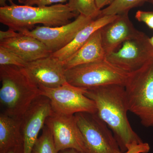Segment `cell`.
Segmentation results:
<instances>
[{
  "label": "cell",
  "instance_id": "obj_1",
  "mask_svg": "<svg viewBox=\"0 0 153 153\" xmlns=\"http://www.w3.org/2000/svg\"><path fill=\"white\" fill-rule=\"evenodd\" d=\"M85 94L95 102L96 113L111 130L123 153L129 145L143 142L128 118L129 111L124 86L103 85L85 89Z\"/></svg>",
  "mask_w": 153,
  "mask_h": 153
},
{
  "label": "cell",
  "instance_id": "obj_2",
  "mask_svg": "<svg viewBox=\"0 0 153 153\" xmlns=\"http://www.w3.org/2000/svg\"><path fill=\"white\" fill-rule=\"evenodd\" d=\"M79 15L67 3L44 7L14 4L0 7L1 23L19 33L32 30L38 24L49 27L63 26Z\"/></svg>",
  "mask_w": 153,
  "mask_h": 153
},
{
  "label": "cell",
  "instance_id": "obj_3",
  "mask_svg": "<svg viewBox=\"0 0 153 153\" xmlns=\"http://www.w3.org/2000/svg\"><path fill=\"white\" fill-rule=\"evenodd\" d=\"M1 113L22 119L33 102L40 95L39 87L23 68L0 66Z\"/></svg>",
  "mask_w": 153,
  "mask_h": 153
},
{
  "label": "cell",
  "instance_id": "obj_4",
  "mask_svg": "<svg viewBox=\"0 0 153 153\" xmlns=\"http://www.w3.org/2000/svg\"><path fill=\"white\" fill-rule=\"evenodd\" d=\"M124 88L129 111L144 126H153V57L129 73Z\"/></svg>",
  "mask_w": 153,
  "mask_h": 153
},
{
  "label": "cell",
  "instance_id": "obj_5",
  "mask_svg": "<svg viewBox=\"0 0 153 153\" xmlns=\"http://www.w3.org/2000/svg\"><path fill=\"white\" fill-rule=\"evenodd\" d=\"M129 73L114 66L106 60H100L66 69L67 82L83 89L108 85L125 86Z\"/></svg>",
  "mask_w": 153,
  "mask_h": 153
},
{
  "label": "cell",
  "instance_id": "obj_6",
  "mask_svg": "<svg viewBox=\"0 0 153 153\" xmlns=\"http://www.w3.org/2000/svg\"><path fill=\"white\" fill-rule=\"evenodd\" d=\"M74 115L88 153H123L111 130L96 113Z\"/></svg>",
  "mask_w": 153,
  "mask_h": 153
},
{
  "label": "cell",
  "instance_id": "obj_7",
  "mask_svg": "<svg viewBox=\"0 0 153 153\" xmlns=\"http://www.w3.org/2000/svg\"><path fill=\"white\" fill-rule=\"evenodd\" d=\"M39 88L40 95L46 97L50 100L54 112L67 115L97 112L95 102L85 95V89L74 86L68 82L54 88Z\"/></svg>",
  "mask_w": 153,
  "mask_h": 153
},
{
  "label": "cell",
  "instance_id": "obj_8",
  "mask_svg": "<svg viewBox=\"0 0 153 153\" xmlns=\"http://www.w3.org/2000/svg\"><path fill=\"white\" fill-rule=\"evenodd\" d=\"M153 57V48L150 38L140 32L107 55L106 59L117 68L131 73L141 68Z\"/></svg>",
  "mask_w": 153,
  "mask_h": 153
},
{
  "label": "cell",
  "instance_id": "obj_9",
  "mask_svg": "<svg viewBox=\"0 0 153 153\" xmlns=\"http://www.w3.org/2000/svg\"><path fill=\"white\" fill-rule=\"evenodd\" d=\"M94 19L79 14L74 21L63 26L37 27L20 33L41 41L52 54L71 43L78 32Z\"/></svg>",
  "mask_w": 153,
  "mask_h": 153
},
{
  "label": "cell",
  "instance_id": "obj_10",
  "mask_svg": "<svg viewBox=\"0 0 153 153\" xmlns=\"http://www.w3.org/2000/svg\"><path fill=\"white\" fill-rule=\"evenodd\" d=\"M45 125L51 130L58 152L71 149L88 153L74 115L53 111L47 118Z\"/></svg>",
  "mask_w": 153,
  "mask_h": 153
},
{
  "label": "cell",
  "instance_id": "obj_11",
  "mask_svg": "<svg viewBox=\"0 0 153 153\" xmlns=\"http://www.w3.org/2000/svg\"><path fill=\"white\" fill-rule=\"evenodd\" d=\"M53 110L48 98L40 95L33 102L23 115L22 128L24 138V153H31L38 139V134L45 125Z\"/></svg>",
  "mask_w": 153,
  "mask_h": 153
},
{
  "label": "cell",
  "instance_id": "obj_12",
  "mask_svg": "<svg viewBox=\"0 0 153 153\" xmlns=\"http://www.w3.org/2000/svg\"><path fill=\"white\" fill-rule=\"evenodd\" d=\"M23 68L38 87L54 88L67 82L63 63L51 55L29 62Z\"/></svg>",
  "mask_w": 153,
  "mask_h": 153
},
{
  "label": "cell",
  "instance_id": "obj_13",
  "mask_svg": "<svg viewBox=\"0 0 153 153\" xmlns=\"http://www.w3.org/2000/svg\"><path fill=\"white\" fill-rule=\"evenodd\" d=\"M140 32L130 20L128 12L118 14L114 20L100 29L102 42L106 56Z\"/></svg>",
  "mask_w": 153,
  "mask_h": 153
},
{
  "label": "cell",
  "instance_id": "obj_14",
  "mask_svg": "<svg viewBox=\"0 0 153 153\" xmlns=\"http://www.w3.org/2000/svg\"><path fill=\"white\" fill-rule=\"evenodd\" d=\"M0 46L13 52L27 63L49 57L52 54L41 41L21 33L16 37L0 41Z\"/></svg>",
  "mask_w": 153,
  "mask_h": 153
},
{
  "label": "cell",
  "instance_id": "obj_15",
  "mask_svg": "<svg viewBox=\"0 0 153 153\" xmlns=\"http://www.w3.org/2000/svg\"><path fill=\"white\" fill-rule=\"evenodd\" d=\"M106 58L100 29L93 33L87 42L67 60L62 62L65 69L97 62Z\"/></svg>",
  "mask_w": 153,
  "mask_h": 153
},
{
  "label": "cell",
  "instance_id": "obj_16",
  "mask_svg": "<svg viewBox=\"0 0 153 153\" xmlns=\"http://www.w3.org/2000/svg\"><path fill=\"white\" fill-rule=\"evenodd\" d=\"M117 15L103 16L94 19L78 32L71 43L51 55L64 62L82 47L94 33L114 20Z\"/></svg>",
  "mask_w": 153,
  "mask_h": 153
},
{
  "label": "cell",
  "instance_id": "obj_17",
  "mask_svg": "<svg viewBox=\"0 0 153 153\" xmlns=\"http://www.w3.org/2000/svg\"><path fill=\"white\" fill-rule=\"evenodd\" d=\"M22 119L0 113V153H6L12 148L23 145Z\"/></svg>",
  "mask_w": 153,
  "mask_h": 153
},
{
  "label": "cell",
  "instance_id": "obj_18",
  "mask_svg": "<svg viewBox=\"0 0 153 153\" xmlns=\"http://www.w3.org/2000/svg\"><path fill=\"white\" fill-rule=\"evenodd\" d=\"M149 0H114L109 6L100 11L99 16H113L123 13L142 4Z\"/></svg>",
  "mask_w": 153,
  "mask_h": 153
},
{
  "label": "cell",
  "instance_id": "obj_19",
  "mask_svg": "<svg viewBox=\"0 0 153 153\" xmlns=\"http://www.w3.org/2000/svg\"><path fill=\"white\" fill-rule=\"evenodd\" d=\"M72 10L85 17L93 19L98 18L100 11L96 4V0H68L67 3Z\"/></svg>",
  "mask_w": 153,
  "mask_h": 153
},
{
  "label": "cell",
  "instance_id": "obj_20",
  "mask_svg": "<svg viewBox=\"0 0 153 153\" xmlns=\"http://www.w3.org/2000/svg\"><path fill=\"white\" fill-rule=\"evenodd\" d=\"M31 153H58L52 132L47 126L42 129V134L35 143Z\"/></svg>",
  "mask_w": 153,
  "mask_h": 153
},
{
  "label": "cell",
  "instance_id": "obj_21",
  "mask_svg": "<svg viewBox=\"0 0 153 153\" xmlns=\"http://www.w3.org/2000/svg\"><path fill=\"white\" fill-rule=\"evenodd\" d=\"M27 63L13 52L0 46V66H16L24 68Z\"/></svg>",
  "mask_w": 153,
  "mask_h": 153
},
{
  "label": "cell",
  "instance_id": "obj_22",
  "mask_svg": "<svg viewBox=\"0 0 153 153\" xmlns=\"http://www.w3.org/2000/svg\"><path fill=\"white\" fill-rule=\"evenodd\" d=\"M135 17L138 22H143L153 30V11L138 10Z\"/></svg>",
  "mask_w": 153,
  "mask_h": 153
},
{
  "label": "cell",
  "instance_id": "obj_23",
  "mask_svg": "<svg viewBox=\"0 0 153 153\" xmlns=\"http://www.w3.org/2000/svg\"><path fill=\"white\" fill-rule=\"evenodd\" d=\"M150 150V146L147 143H134L127 147V150L123 153H148Z\"/></svg>",
  "mask_w": 153,
  "mask_h": 153
},
{
  "label": "cell",
  "instance_id": "obj_24",
  "mask_svg": "<svg viewBox=\"0 0 153 153\" xmlns=\"http://www.w3.org/2000/svg\"><path fill=\"white\" fill-rule=\"evenodd\" d=\"M68 1V0H26L24 4L26 5L31 6H51L54 4H63Z\"/></svg>",
  "mask_w": 153,
  "mask_h": 153
},
{
  "label": "cell",
  "instance_id": "obj_25",
  "mask_svg": "<svg viewBox=\"0 0 153 153\" xmlns=\"http://www.w3.org/2000/svg\"><path fill=\"white\" fill-rule=\"evenodd\" d=\"M20 33L16 32L12 29H9L7 31H0V41L11 39L19 36Z\"/></svg>",
  "mask_w": 153,
  "mask_h": 153
},
{
  "label": "cell",
  "instance_id": "obj_26",
  "mask_svg": "<svg viewBox=\"0 0 153 153\" xmlns=\"http://www.w3.org/2000/svg\"><path fill=\"white\" fill-rule=\"evenodd\" d=\"M114 0H96V4L100 10L106 6H109Z\"/></svg>",
  "mask_w": 153,
  "mask_h": 153
},
{
  "label": "cell",
  "instance_id": "obj_27",
  "mask_svg": "<svg viewBox=\"0 0 153 153\" xmlns=\"http://www.w3.org/2000/svg\"><path fill=\"white\" fill-rule=\"evenodd\" d=\"M6 153H24V146L20 145L12 148Z\"/></svg>",
  "mask_w": 153,
  "mask_h": 153
},
{
  "label": "cell",
  "instance_id": "obj_28",
  "mask_svg": "<svg viewBox=\"0 0 153 153\" xmlns=\"http://www.w3.org/2000/svg\"><path fill=\"white\" fill-rule=\"evenodd\" d=\"M58 153H85L83 152L74 149H67L59 152Z\"/></svg>",
  "mask_w": 153,
  "mask_h": 153
},
{
  "label": "cell",
  "instance_id": "obj_29",
  "mask_svg": "<svg viewBox=\"0 0 153 153\" xmlns=\"http://www.w3.org/2000/svg\"><path fill=\"white\" fill-rule=\"evenodd\" d=\"M7 2L10 3V5L14 4L13 0H0V6L1 7H2L7 5Z\"/></svg>",
  "mask_w": 153,
  "mask_h": 153
},
{
  "label": "cell",
  "instance_id": "obj_30",
  "mask_svg": "<svg viewBox=\"0 0 153 153\" xmlns=\"http://www.w3.org/2000/svg\"><path fill=\"white\" fill-rule=\"evenodd\" d=\"M18 2H19V3H20V4H25L26 0H18Z\"/></svg>",
  "mask_w": 153,
  "mask_h": 153
},
{
  "label": "cell",
  "instance_id": "obj_31",
  "mask_svg": "<svg viewBox=\"0 0 153 153\" xmlns=\"http://www.w3.org/2000/svg\"><path fill=\"white\" fill-rule=\"evenodd\" d=\"M150 42L151 45L153 48V36L152 38H150Z\"/></svg>",
  "mask_w": 153,
  "mask_h": 153
},
{
  "label": "cell",
  "instance_id": "obj_32",
  "mask_svg": "<svg viewBox=\"0 0 153 153\" xmlns=\"http://www.w3.org/2000/svg\"><path fill=\"white\" fill-rule=\"evenodd\" d=\"M148 2L151 3V4H152L153 5V0H149Z\"/></svg>",
  "mask_w": 153,
  "mask_h": 153
}]
</instances>
